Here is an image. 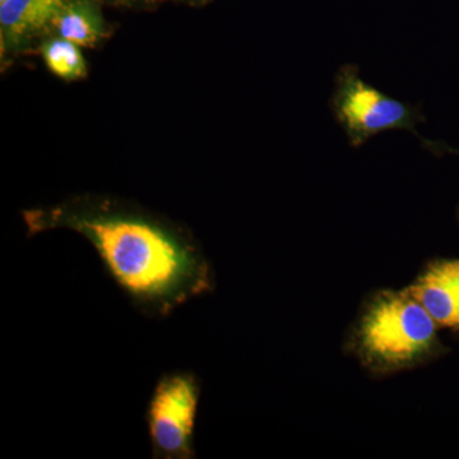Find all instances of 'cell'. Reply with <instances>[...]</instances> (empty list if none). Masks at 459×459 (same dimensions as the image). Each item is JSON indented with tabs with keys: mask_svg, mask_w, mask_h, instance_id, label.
<instances>
[{
	"mask_svg": "<svg viewBox=\"0 0 459 459\" xmlns=\"http://www.w3.org/2000/svg\"><path fill=\"white\" fill-rule=\"evenodd\" d=\"M69 0H5L0 4V23L8 44H18L53 23Z\"/></svg>",
	"mask_w": 459,
	"mask_h": 459,
	"instance_id": "6",
	"label": "cell"
},
{
	"mask_svg": "<svg viewBox=\"0 0 459 459\" xmlns=\"http://www.w3.org/2000/svg\"><path fill=\"white\" fill-rule=\"evenodd\" d=\"M26 217L31 234L68 228L83 235L108 279L150 318H166L216 289L212 263L197 241L151 217L107 204L36 211Z\"/></svg>",
	"mask_w": 459,
	"mask_h": 459,
	"instance_id": "1",
	"label": "cell"
},
{
	"mask_svg": "<svg viewBox=\"0 0 459 459\" xmlns=\"http://www.w3.org/2000/svg\"><path fill=\"white\" fill-rule=\"evenodd\" d=\"M202 383L195 371L161 374L148 400L146 424L152 459H195Z\"/></svg>",
	"mask_w": 459,
	"mask_h": 459,
	"instance_id": "3",
	"label": "cell"
},
{
	"mask_svg": "<svg viewBox=\"0 0 459 459\" xmlns=\"http://www.w3.org/2000/svg\"><path fill=\"white\" fill-rule=\"evenodd\" d=\"M439 325L409 290H382L364 304L350 337V349L373 374L412 369L440 346Z\"/></svg>",
	"mask_w": 459,
	"mask_h": 459,
	"instance_id": "2",
	"label": "cell"
},
{
	"mask_svg": "<svg viewBox=\"0 0 459 459\" xmlns=\"http://www.w3.org/2000/svg\"><path fill=\"white\" fill-rule=\"evenodd\" d=\"M42 56L48 68L65 80H78L87 74L86 62L81 54L80 47L65 39L60 38L47 42L42 47Z\"/></svg>",
	"mask_w": 459,
	"mask_h": 459,
	"instance_id": "8",
	"label": "cell"
},
{
	"mask_svg": "<svg viewBox=\"0 0 459 459\" xmlns=\"http://www.w3.org/2000/svg\"><path fill=\"white\" fill-rule=\"evenodd\" d=\"M337 110L350 135L358 142L376 133L406 126L409 108L373 89L355 74L344 75L337 95Z\"/></svg>",
	"mask_w": 459,
	"mask_h": 459,
	"instance_id": "4",
	"label": "cell"
},
{
	"mask_svg": "<svg viewBox=\"0 0 459 459\" xmlns=\"http://www.w3.org/2000/svg\"><path fill=\"white\" fill-rule=\"evenodd\" d=\"M407 290L439 327L459 328V258L431 262Z\"/></svg>",
	"mask_w": 459,
	"mask_h": 459,
	"instance_id": "5",
	"label": "cell"
},
{
	"mask_svg": "<svg viewBox=\"0 0 459 459\" xmlns=\"http://www.w3.org/2000/svg\"><path fill=\"white\" fill-rule=\"evenodd\" d=\"M5 0H0V4H2V3H4Z\"/></svg>",
	"mask_w": 459,
	"mask_h": 459,
	"instance_id": "9",
	"label": "cell"
},
{
	"mask_svg": "<svg viewBox=\"0 0 459 459\" xmlns=\"http://www.w3.org/2000/svg\"><path fill=\"white\" fill-rule=\"evenodd\" d=\"M60 38L78 47H91L101 38L98 17L83 5L68 4L54 20Z\"/></svg>",
	"mask_w": 459,
	"mask_h": 459,
	"instance_id": "7",
	"label": "cell"
}]
</instances>
